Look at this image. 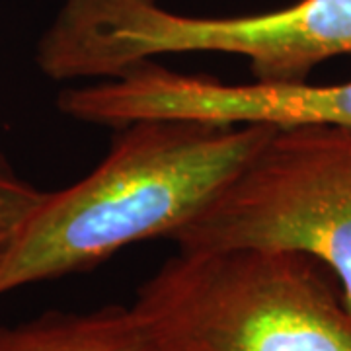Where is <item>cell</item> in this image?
<instances>
[{"label":"cell","instance_id":"5b68a950","mask_svg":"<svg viewBox=\"0 0 351 351\" xmlns=\"http://www.w3.org/2000/svg\"><path fill=\"white\" fill-rule=\"evenodd\" d=\"M57 106L73 119L113 129L152 117L271 127H351V80L228 84L143 61L112 78L64 88Z\"/></svg>","mask_w":351,"mask_h":351},{"label":"cell","instance_id":"52a82bcc","mask_svg":"<svg viewBox=\"0 0 351 351\" xmlns=\"http://www.w3.org/2000/svg\"><path fill=\"white\" fill-rule=\"evenodd\" d=\"M45 193L47 191L24 180L0 154V263Z\"/></svg>","mask_w":351,"mask_h":351},{"label":"cell","instance_id":"8992f818","mask_svg":"<svg viewBox=\"0 0 351 351\" xmlns=\"http://www.w3.org/2000/svg\"><path fill=\"white\" fill-rule=\"evenodd\" d=\"M0 351H151V346L131 306L106 304L0 324Z\"/></svg>","mask_w":351,"mask_h":351},{"label":"cell","instance_id":"7a4b0ae2","mask_svg":"<svg viewBox=\"0 0 351 351\" xmlns=\"http://www.w3.org/2000/svg\"><path fill=\"white\" fill-rule=\"evenodd\" d=\"M131 311L151 351H351L341 293L299 252L178 250Z\"/></svg>","mask_w":351,"mask_h":351},{"label":"cell","instance_id":"6da1fadb","mask_svg":"<svg viewBox=\"0 0 351 351\" xmlns=\"http://www.w3.org/2000/svg\"><path fill=\"white\" fill-rule=\"evenodd\" d=\"M276 127L152 117L115 129L110 152L47 191L0 263V297L80 274L143 240L172 239L213 203Z\"/></svg>","mask_w":351,"mask_h":351},{"label":"cell","instance_id":"277c9868","mask_svg":"<svg viewBox=\"0 0 351 351\" xmlns=\"http://www.w3.org/2000/svg\"><path fill=\"white\" fill-rule=\"evenodd\" d=\"M170 240L178 250L311 256L338 277L351 313V127H276L221 195Z\"/></svg>","mask_w":351,"mask_h":351},{"label":"cell","instance_id":"3957f363","mask_svg":"<svg viewBox=\"0 0 351 351\" xmlns=\"http://www.w3.org/2000/svg\"><path fill=\"white\" fill-rule=\"evenodd\" d=\"M176 53L239 55L254 82H302L318 64L351 55V0H297L223 18L172 12L158 0H63L36 63L57 82L106 80Z\"/></svg>","mask_w":351,"mask_h":351}]
</instances>
